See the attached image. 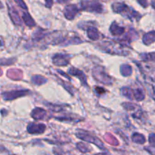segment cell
I'll return each mask as SVG.
<instances>
[{"label":"cell","instance_id":"cell-4","mask_svg":"<svg viewBox=\"0 0 155 155\" xmlns=\"http://www.w3.org/2000/svg\"><path fill=\"white\" fill-rule=\"evenodd\" d=\"M80 8L83 11L89 12H97L101 13L103 12V7L98 2L95 1H83L80 2Z\"/></svg>","mask_w":155,"mask_h":155},{"label":"cell","instance_id":"cell-18","mask_svg":"<svg viewBox=\"0 0 155 155\" xmlns=\"http://www.w3.org/2000/svg\"><path fill=\"white\" fill-rule=\"evenodd\" d=\"M22 18L26 25H27L28 27H33L35 26V21H33V18H31L30 14L27 13V12H24V13H23Z\"/></svg>","mask_w":155,"mask_h":155},{"label":"cell","instance_id":"cell-34","mask_svg":"<svg viewBox=\"0 0 155 155\" xmlns=\"http://www.w3.org/2000/svg\"><path fill=\"white\" fill-rule=\"evenodd\" d=\"M3 8V5H2V3L0 2V8Z\"/></svg>","mask_w":155,"mask_h":155},{"label":"cell","instance_id":"cell-26","mask_svg":"<svg viewBox=\"0 0 155 155\" xmlns=\"http://www.w3.org/2000/svg\"><path fill=\"white\" fill-rule=\"evenodd\" d=\"M77 148H78V149L83 153H86L89 151V147H88L86 145H85V144L82 143V142H79V143H77Z\"/></svg>","mask_w":155,"mask_h":155},{"label":"cell","instance_id":"cell-36","mask_svg":"<svg viewBox=\"0 0 155 155\" xmlns=\"http://www.w3.org/2000/svg\"><path fill=\"white\" fill-rule=\"evenodd\" d=\"M2 71L0 69V76H2Z\"/></svg>","mask_w":155,"mask_h":155},{"label":"cell","instance_id":"cell-28","mask_svg":"<svg viewBox=\"0 0 155 155\" xmlns=\"http://www.w3.org/2000/svg\"><path fill=\"white\" fill-rule=\"evenodd\" d=\"M149 143L151 146L155 147V134L151 133L149 135Z\"/></svg>","mask_w":155,"mask_h":155},{"label":"cell","instance_id":"cell-13","mask_svg":"<svg viewBox=\"0 0 155 155\" xmlns=\"http://www.w3.org/2000/svg\"><path fill=\"white\" fill-rule=\"evenodd\" d=\"M7 76L12 80H18L23 77V73L19 69H11L8 71Z\"/></svg>","mask_w":155,"mask_h":155},{"label":"cell","instance_id":"cell-37","mask_svg":"<svg viewBox=\"0 0 155 155\" xmlns=\"http://www.w3.org/2000/svg\"><path fill=\"white\" fill-rule=\"evenodd\" d=\"M95 155H105V154H102V153H101V154H95Z\"/></svg>","mask_w":155,"mask_h":155},{"label":"cell","instance_id":"cell-31","mask_svg":"<svg viewBox=\"0 0 155 155\" xmlns=\"http://www.w3.org/2000/svg\"><path fill=\"white\" fill-rule=\"evenodd\" d=\"M139 4L142 5V6H143V7H146V6L148 5V2H147L146 1H144V2L139 1Z\"/></svg>","mask_w":155,"mask_h":155},{"label":"cell","instance_id":"cell-29","mask_svg":"<svg viewBox=\"0 0 155 155\" xmlns=\"http://www.w3.org/2000/svg\"><path fill=\"white\" fill-rule=\"evenodd\" d=\"M16 2V4H18V6H20V7L23 8H24V9H27V6H26L25 3H24V2H22V1H16V2Z\"/></svg>","mask_w":155,"mask_h":155},{"label":"cell","instance_id":"cell-16","mask_svg":"<svg viewBox=\"0 0 155 155\" xmlns=\"http://www.w3.org/2000/svg\"><path fill=\"white\" fill-rule=\"evenodd\" d=\"M88 37L92 40H98L100 38V34L98 30L94 27H90L87 30Z\"/></svg>","mask_w":155,"mask_h":155},{"label":"cell","instance_id":"cell-8","mask_svg":"<svg viewBox=\"0 0 155 155\" xmlns=\"http://www.w3.org/2000/svg\"><path fill=\"white\" fill-rule=\"evenodd\" d=\"M45 130V125L42 124H30L27 127V132L30 134H41Z\"/></svg>","mask_w":155,"mask_h":155},{"label":"cell","instance_id":"cell-12","mask_svg":"<svg viewBox=\"0 0 155 155\" xmlns=\"http://www.w3.org/2000/svg\"><path fill=\"white\" fill-rule=\"evenodd\" d=\"M46 114L47 112L45 110L39 108V107H36L31 112V117L36 120H39L44 119L45 117L46 116Z\"/></svg>","mask_w":155,"mask_h":155},{"label":"cell","instance_id":"cell-2","mask_svg":"<svg viewBox=\"0 0 155 155\" xmlns=\"http://www.w3.org/2000/svg\"><path fill=\"white\" fill-rule=\"evenodd\" d=\"M92 75L97 81L105 85H110L113 83V80L107 74L105 69L103 67H95L92 70Z\"/></svg>","mask_w":155,"mask_h":155},{"label":"cell","instance_id":"cell-35","mask_svg":"<svg viewBox=\"0 0 155 155\" xmlns=\"http://www.w3.org/2000/svg\"><path fill=\"white\" fill-rule=\"evenodd\" d=\"M152 6L154 8H155V2H152Z\"/></svg>","mask_w":155,"mask_h":155},{"label":"cell","instance_id":"cell-20","mask_svg":"<svg viewBox=\"0 0 155 155\" xmlns=\"http://www.w3.org/2000/svg\"><path fill=\"white\" fill-rule=\"evenodd\" d=\"M31 81L33 82L34 84L37 85V86H40V85L44 84L47 82V80L43 77L42 76L40 75H34L32 77Z\"/></svg>","mask_w":155,"mask_h":155},{"label":"cell","instance_id":"cell-11","mask_svg":"<svg viewBox=\"0 0 155 155\" xmlns=\"http://www.w3.org/2000/svg\"><path fill=\"white\" fill-rule=\"evenodd\" d=\"M8 13L10 15V18L13 23L16 25H21L22 24V21H21V18L19 16L18 11L12 5H8Z\"/></svg>","mask_w":155,"mask_h":155},{"label":"cell","instance_id":"cell-19","mask_svg":"<svg viewBox=\"0 0 155 155\" xmlns=\"http://www.w3.org/2000/svg\"><path fill=\"white\" fill-rule=\"evenodd\" d=\"M133 68L129 64H123L120 67V73L124 77H129L132 74Z\"/></svg>","mask_w":155,"mask_h":155},{"label":"cell","instance_id":"cell-25","mask_svg":"<svg viewBox=\"0 0 155 155\" xmlns=\"http://www.w3.org/2000/svg\"><path fill=\"white\" fill-rule=\"evenodd\" d=\"M121 92L123 95L126 96L130 99H133V89L130 87H124L121 89Z\"/></svg>","mask_w":155,"mask_h":155},{"label":"cell","instance_id":"cell-9","mask_svg":"<svg viewBox=\"0 0 155 155\" xmlns=\"http://www.w3.org/2000/svg\"><path fill=\"white\" fill-rule=\"evenodd\" d=\"M68 73H69L71 75L74 76V77H77L81 81L82 84L84 85V86H87V80H86V77L81 71L77 69V68H71L68 70Z\"/></svg>","mask_w":155,"mask_h":155},{"label":"cell","instance_id":"cell-30","mask_svg":"<svg viewBox=\"0 0 155 155\" xmlns=\"http://www.w3.org/2000/svg\"><path fill=\"white\" fill-rule=\"evenodd\" d=\"M95 91H96L97 93L100 94V95H101V94L105 92V90H104L103 88H101V87H95Z\"/></svg>","mask_w":155,"mask_h":155},{"label":"cell","instance_id":"cell-1","mask_svg":"<svg viewBox=\"0 0 155 155\" xmlns=\"http://www.w3.org/2000/svg\"><path fill=\"white\" fill-rule=\"evenodd\" d=\"M99 48L103 51L110 54H120V55H127L128 52L126 48L127 46H124L120 42L115 43V42H110V41H104L100 43Z\"/></svg>","mask_w":155,"mask_h":155},{"label":"cell","instance_id":"cell-3","mask_svg":"<svg viewBox=\"0 0 155 155\" xmlns=\"http://www.w3.org/2000/svg\"><path fill=\"white\" fill-rule=\"evenodd\" d=\"M77 136L80 139H83V140L86 141V142H90V143L95 144V145L98 147L100 149L102 150H106V148H104V145H103L102 142L99 140L98 138H96L95 136H92V135L89 134V133H87L86 131L83 130H78L77 131Z\"/></svg>","mask_w":155,"mask_h":155},{"label":"cell","instance_id":"cell-23","mask_svg":"<svg viewBox=\"0 0 155 155\" xmlns=\"http://www.w3.org/2000/svg\"><path fill=\"white\" fill-rule=\"evenodd\" d=\"M45 35H46V33H45L44 30H37L34 33H33V38L35 41H39L42 38H43Z\"/></svg>","mask_w":155,"mask_h":155},{"label":"cell","instance_id":"cell-17","mask_svg":"<svg viewBox=\"0 0 155 155\" xmlns=\"http://www.w3.org/2000/svg\"><path fill=\"white\" fill-rule=\"evenodd\" d=\"M144 98H145V92H144L143 89L138 88V89L133 90V99L141 101L144 100Z\"/></svg>","mask_w":155,"mask_h":155},{"label":"cell","instance_id":"cell-7","mask_svg":"<svg viewBox=\"0 0 155 155\" xmlns=\"http://www.w3.org/2000/svg\"><path fill=\"white\" fill-rule=\"evenodd\" d=\"M79 12V8L76 5H69L65 6L64 10V16L68 20H72L75 18Z\"/></svg>","mask_w":155,"mask_h":155},{"label":"cell","instance_id":"cell-10","mask_svg":"<svg viewBox=\"0 0 155 155\" xmlns=\"http://www.w3.org/2000/svg\"><path fill=\"white\" fill-rule=\"evenodd\" d=\"M53 64L57 66H66L69 64V58L64 54H55L53 57Z\"/></svg>","mask_w":155,"mask_h":155},{"label":"cell","instance_id":"cell-6","mask_svg":"<svg viewBox=\"0 0 155 155\" xmlns=\"http://www.w3.org/2000/svg\"><path fill=\"white\" fill-rule=\"evenodd\" d=\"M122 105L126 110L131 112L132 116H133V117L138 118V119H140V118L142 117V110H141L140 107H139V106H138L137 104H133V103L126 102L124 103Z\"/></svg>","mask_w":155,"mask_h":155},{"label":"cell","instance_id":"cell-14","mask_svg":"<svg viewBox=\"0 0 155 155\" xmlns=\"http://www.w3.org/2000/svg\"><path fill=\"white\" fill-rule=\"evenodd\" d=\"M110 31L114 36H120L125 32V29H124V27L118 25L116 22H114L110 26Z\"/></svg>","mask_w":155,"mask_h":155},{"label":"cell","instance_id":"cell-5","mask_svg":"<svg viewBox=\"0 0 155 155\" xmlns=\"http://www.w3.org/2000/svg\"><path fill=\"white\" fill-rule=\"evenodd\" d=\"M29 90H15L11 92H5L2 93L3 99L5 101H12L19 97L25 96L29 93Z\"/></svg>","mask_w":155,"mask_h":155},{"label":"cell","instance_id":"cell-15","mask_svg":"<svg viewBox=\"0 0 155 155\" xmlns=\"http://www.w3.org/2000/svg\"><path fill=\"white\" fill-rule=\"evenodd\" d=\"M143 40L144 44L148 45L150 44L153 43L155 42V31H150L148 33H145L143 36Z\"/></svg>","mask_w":155,"mask_h":155},{"label":"cell","instance_id":"cell-27","mask_svg":"<svg viewBox=\"0 0 155 155\" xmlns=\"http://www.w3.org/2000/svg\"><path fill=\"white\" fill-rule=\"evenodd\" d=\"M15 58L12 59H0V65H10L15 63Z\"/></svg>","mask_w":155,"mask_h":155},{"label":"cell","instance_id":"cell-33","mask_svg":"<svg viewBox=\"0 0 155 155\" xmlns=\"http://www.w3.org/2000/svg\"><path fill=\"white\" fill-rule=\"evenodd\" d=\"M4 45V42H3V39L0 37V47L3 46Z\"/></svg>","mask_w":155,"mask_h":155},{"label":"cell","instance_id":"cell-22","mask_svg":"<svg viewBox=\"0 0 155 155\" xmlns=\"http://www.w3.org/2000/svg\"><path fill=\"white\" fill-rule=\"evenodd\" d=\"M104 139H105L106 142L107 143H109L110 145H114V146H117V145H119V142L117 141V139L114 137V136H112L110 133H107V134L104 136Z\"/></svg>","mask_w":155,"mask_h":155},{"label":"cell","instance_id":"cell-21","mask_svg":"<svg viewBox=\"0 0 155 155\" xmlns=\"http://www.w3.org/2000/svg\"><path fill=\"white\" fill-rule=\"evenodd\" d=\"M132 139L134 142L137 144H140V145H142L145 142V136L142 134H140V133H134L132 136Z\"/></svg>","mask_w":155,"mask_h":155},{"label":"cell","instance_id":"cell-32","mask_svg":"<svg viewBox=\"0 0 155 155\" xmlns=\"http://www.w3.org/2000/svg\"><path fill=\"white\" fill-rule=\"evenodd\" d=\"M53 4V2L51 1H49V2H46V5L48 6V7H51V5Z\"/></svg>","mask_w":155,"mask_h":155},{"label":"cell","instance_id":"cell-24","mask_svg":"<svg viewBox=\"0 0 155 155\" xmlns=\"http://www.w3.org/2000/svg\"><path fill=\"white\" fill-rule=\"evenodd\" d=\"M141 58L145 61H155V52L148 53V54H142Z\"/></svg>","mask_w":155,"mask_h":155}]
</instances>
